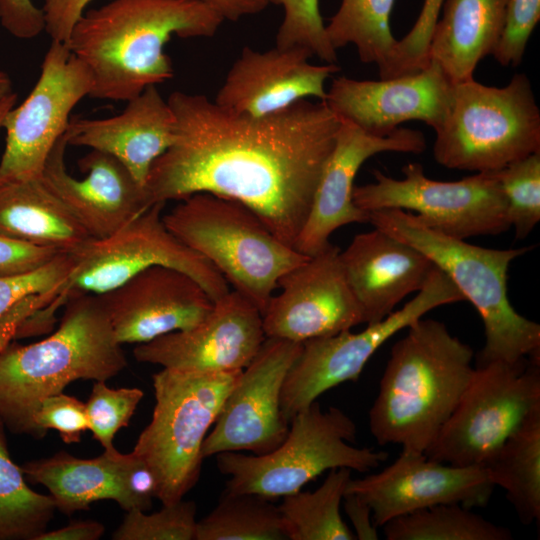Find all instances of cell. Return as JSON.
I'll return each mask as SVG.
<instances>
[{
    "label": "cell",
    "instance_id": "f546056e",
    "mask_svg": "<svg viewBox=\"0 0 540 540\" xmlns=\"http://www.w3.org/2000/svg\"><path fill=\"white\" fill-rule=\"evenodd\" d=\"M494 486L506 491L519 520L531 524L540 520V407L483 465Z\"/></svg>",
    "mask_w": 540,
    "mask_h": 540
},
{
    "label": "cell",
    "instance_id": "8992f818",
    "mask_svg": "<svg viewBox=\"0 0 540 540\" xmlns=\"http://www.w3.org/2000/svg\"><path fill=\"white\" fill-rule=\"evenodd\" d=\"M162 218L262 315L279 279L310 257L281 241L249 207L211 193L180 200Z\"/></svg>",
    "mask_w": 540,
    "mask_h": 540
},
{
    "label": "cell",
    "instance_id": "484cf974",
    "mask_svg": "<svg viewBox=\"0 0 540 540\" xmlns=\"http://www.w3.org/2000/svg\"><path fill=\"white\" fill-rule=\"evenodd\" d=\"M507 0H444L429 42V60L451 84L473 78L500 39Z\"/></svg>",
    "mask_w": 540,
    "mask_h": 540
},
{
    "label": "cell",
    "instance_id": "9c48e42d",
    "mask_svg": "<svg viewBox=\"0 0 540 540\" xmlns=\"http://www.w3.org/2000/svg\"><path fill=\"white\" fill-rule=\"evenodd\" d=\"M354 421L341 409L323 411L315 401L289 423L284 441L263 455L221 452L215 455L221 474L229 476L225 489L274 500L298 492L332 468L370 472L388 458L385 451L358 448Z\"/></svg>",
    "mask_w": 540,
    "mask_h": 540
},
{
    "label": "cell",
    "instance_id": "9a60e30c",
    "mask_svg": "<svg viewBox=\"0 0 540 540\" xmlns=\"http://www.w3.org/2000/svg\"><path fill=\"white\" fill-rule=\"evenodd\" d=\"M301 347L302 343L266 337L227 395L204 440L203 458L239 451L263 455L284 441L289 423L281 412V391Z\"/></svg>",
    "mask_w": 540,
    "mask_h": 540
},
{
    "label": "cell",
    "instance_id": "f907efd6",
    "mask_svg": "<svg viewBox=\"0 0 540 540\" xmlns=\"http://www.w3.org/2000/svg\"><path fill=\"white\" fill-rule=\"evenodd\" d=\"M16 99L17 95L12 92L0 100V128L6 114L14 107Z\"/></svg>",
    "mask_w": 540,
    "mask_h": 540
},
{
    "label": "cell",
    "instance_id": "7c38bea8",
    "mask_svg": "<svg viewBox=\"0 0 540 540\" xmlns=\"http://www.w3.org/2000/svg\"><path fill=\"white\" fill-rule=\"evenodd\" d=\"M165 204H153L114 234L91 238L70 252L74 265L63 285L61 303L64 305L71 293L100 295L110 291L155 265L187 273L213 301L227 294L229 285L219 271L165 226Z\"/></svg>",
    "mask_w": 540,
    "mask_h": 540
},
{
    "label": "cell",
    "instance_id": "d6986e66",
    "mask_svg": "<svg viewBox=\"0 0 540 540\" xmlns=\"http://www.w3.org/2000/svg\"><path fill=\"white\" fill-rule=\"evenodd\" d=\"M426 146L425 136L419 130L399 127L389 135L377 136L340 119L333 150L294 248L313 256L330 244L331 234L340 227L368 223L369 213L353 201L354 180L366 160L382 152L419 154Z\"/></svg>",
    "mask_w": 540,
    "mask_h": 540
},
{
    "label": "cell",
    "instance_id": "8d00e7d4",
    "mask_svg": "<svg viewBox=\"0 0 540 540\" xmlns=\"http://www.w3.org/2000/svg\"><path fill=\"white\" fill-rule=\"evenodd\" d=\"M196 504L180 500L158 512L128 511L113 532L114 540H195Z\"/></svg>",
    "mask_w": 540,
    "mask_h": 540
},
{
    "label": "cell",
    "instance_id": "b9f144b4",
    "mask_svg": "<svg viewBox=\"0 0 540 540\" xmlns=\"http://www.w3.org/2000/svg\"><path fill=\"white\" fill-rule=\"evenodd\" d=\"M540 20V0H507L504 26L492 55L504 67H516Z\"/></svg>",
    "mask_w": 540,
    "mask_h": 540
},
{
    "label": "cell",
    "instance_id": "d6a6232c",
    "mask_svg": "<svg viewBox=\"0 0 540 540\" xmlns=\"http://www.w3.org/2000/svg\"><path fill=\"white\" fill-rule=\"evenodd\" d=\"M195 540H289L278 505L252 493L223 490L212 511L197 521Z\"/></svg>",
    "mask_w": 540,
    "mask_h": 540
},
{
    "label": "cell",
    "instance_id": "816d5d0a",
    "mask_svg": "<svg viewBox=\"0 0 540 540\" xmlns=\"http://www.w3.org/2000/svg\"><path fill=\"white\" fill-rule=\"evenodd\" d=\"M12 93V83L9 76L0 71V100Z\"/></svg>",
    "mask_w": 540,
    "mask_h": 540
},
{
    "label": "cell",
    "instance_id": "d590c367",
    "mask_svg": "<svg viewBox=\"0 0 540 540\" xmlns=\"http://www.w3.org/2000/svg\"><path fill=\"white\" fill-rule=\"evenodd\" d=\"M507 202V216L522 240L540 220V151L496 171Z\"/></svg>",
    "mask_w": 540,
    "mask_h": 540
},
{
    "label": "cell",
    "instance_id": "c3c4849f",
    "mask_svg": "<svg viewBox=\"0 0 540 540\" xmlns=\"http://www.w3.org/2000/svg\"><path fill=\"white\" fill-rule=\"evenodd\" d=\"M104 531V525L95 520L73 521L62 528L46 530L37 540H98Z\"/></svg>",
    "mask_w": 540,
    "mask_h": 540
},
{
    "label": "cell",
    "instance_id": "603a6c76",
    "mask_svg": "<svg viewBox=\"0 0 540 540\" xmlns=\"http://www.w3.org/2000/svg\"><path fill=\"white\" fill-rule=\"evenodd\" d=\"M305 48L273 47L258 51L244 46L218 90L220 107L240 115L262 117L286 109L303 99L324 101L326 81L336 63L316 65Z\"/></svg>",
    "mask_w": 540,
    "mask_h": 540
},
{
    "label": "cell",
    "instance_id": "d4e9b609",
    "mask_svg": "<svg viewBox=\"0 0 540 540\" xmlns=\"http://www.w3.org/2000/svg\"><path fill=\"white\" fill-rule=\"evenodd\" d=\"M176 119L156 85L127 101L118 115L104 119L71 118L68 145L106 152L121 161L145 187L153 162L174 142Z\"/></svg>",
    "mask_w": 540,
    "mask_h": 540
},
{
    "label": "cell",
    "instance_id": "2e32d148",
    "mask_svg": "<svg viewBox=\"0 0 540 540\" xmlns=\"http://www.w3.org/2000/svg\"><path fill=\"white\" fill-rule=\"evenodd\" d=\"M339 253L330 243L279 279L280 293L262 315L266 337L303 343L364 323Z\"/></svg>",
    "mask_w": 540,
    "mask_h": 540
},
{
    "label": "cell",
    "instance_id": "5b68a950",
    "mask_svg": "<svg viewBox=\"0 0 540 540\" xmlns=\"http://www.w3.org/2000/svg\"><path fill=\"white\" fill-rule=\"evenodd\" d=\"M374 227L411 245L442 270L482 318L485 345L476 365L540 361V325L520 315L507 293L509 265L531 247L492 249L445 235L401 209L369 213Z\"/></svg>",
    "mask_w": 540,
    "mask_h": 540
},
{
    "label": "cell",
    "instance_id": "cb8c5ba5",
    "mask_svg": "<svg viewBox=\"0 0 540 540\" xmlns=\"http://www.w3.org/2000/svg\"><path fill=\"white\" fill-rule=\"evenodd\" d=\"M339 257L367 325L420 291L435 268L422 252L376 227L355 235Z\"/></svg>",
    "mask_w": 540,
    "mask_h": 540
},
{
    "label": "cell",
    "instance_id": "ba28073f",
    "mask_svg": "<svg viewBox=\"0 0 540 540\" xmlns=\"http://www.w3.org/2000/svg\"><path fill=\"white\" fill-rule=\"evenodd\" d=\"M242 371L163 368L153 374L152 418L132 453L153 472L163 505L182 500L197 484L204 440Z\"/></svg>",
    "mask_w": 540,
    "mask_h": 540
},
{
    "label": "cell",
    "instance_id": "4dcf8cb0",
    "mask_svg": "<svg viewBox=\"0 0 540 540\" xmlns=\"http://www.w3.org/2000/svg\"><path fill=\"white\" fill-rule=\"evenodd\" d=\"M350 479V469L332 468L316 490H300L284 496L279 509L288 539H356L340 513V505Z\"/></svg>",
    "mask_w": 540,
    "mask_h": 540
},
{
    "label": "cell",
    "instance_id": "4316f807",
    "mask_svg": "<svg viewBox=\"0 0 540 540\" xmlns=\"http://www.w3.org/2000/svg\"><path fill=\"white\" fill-rule=\"evenodd\" d=\"M0 235L66 253L92 238L41 177L0 182Z\"/></svg>",
    "mask_w": 540,
    "mask_h": 540
},
{
    "label": "cell",
    "instance_id": "6da1fadb",
    "mask_svg": "<svg viewBox=\"0 0 540 540\" xmlns=\"http://www.w3.org/2000/svg\"><path fill=\"white\" fill-rule=\"evenodd\" d=\"M167 101L175 139L150 168V205L200 192L232 199L294 248L340 119L320 100L262 117L236 114L202 94L175 91Z\"/></svg>",
    "mask_w": 540,
    "mask_h": 540
},
{
    "label": "cell",
    "instance_id": "277c9868",
    "mask_svg": "<svg viewBox=\"0 0 540 540\" xmlns=\"http://www.w3.org/2000/svg\"><path fill=\"white\" fill-rule=\"evenodd\" d=\"M127 358L99 297L71 293L58 329L38 342H11L0 352V420L16 434L36 438L40 402L75 380L108 381Z\"/></svg>",
    "mask_w": 540,
    "mask_h": 540
},
{
    "label": "cell",
    "instance_id": "3957f363",
    "mask_svg": "<svg viewBox=\"0 0 540 540\" xmlns=\"http://www.w3.org/2000/svg\"><path fill=\"white\" fill-rule=\"evenodd\" d=\"M407 329L391 348L369 428L379 445L425 454L472 377L474 352L438 320L422 317Z\"/></svg>",
    "mask_w": 540,
    "mask_h": 540
},
{
    "label": "cell",
    "instance_id": "7402d4cb",
    "mask_svg": "<svg viewBox=\"0 0 540 540\" xmlns=\"http://www.w3.org/2000/svg\"><path fill=\"white\" fill-rule=\"evenodd\" d=\"M97 296L120 344H142L189 329L214 305L194 278L161 265L151 266Z\"/></svg>",
    "mask_w": 540,
    "mask_h": 540
},
{
    "label": "cell",
    "instance_id": "e0dca14e",
    "mask_svg": "<svg viewBox=\"0 0 540 540\" xmlns=\"http://www.w3.org/2000/svg\"><path fill=\"white\" fill-rule=\"evenodd\" d=\"M494 487L485 466H455L424 453L401 451L382 471L350 479L346 492L370 506L372 521L379 528L395 517L439 504L485 506Z\"/></svg>",
    "mask_w": 540,
    "mask_h": 540
},
{
    "label": "cell",
    "instance_id": "7a4b0ae2",
    "mask_svg": "<svg viewBox=\"0 0 540 540\" xmlns=\"http://www.w3.org/2000/svg\"><path fill=\"white\" fill-rule=\"evenodd\" d=\"M223 21L202 0H111L84 12L66 45L92 75L90 97L127 102L173 77L172 36L213 37Z\"/></svg>",
    "mask_w": 540,
    "mask_h": 540
},
{
    "label": "cell",
    "instance_id": "bcb514c9",
    "mask_svg": "<svg viewBox=\"0 0 540 540\" xmlns=\"http://www.w3.org/2000/svg\"><path fill=\"white\" fill-rule=\"evenodd\" d=\"M92 0H43L45 31L52 41L66 43L75 23Z\"/></svg>",
    "mask_w": 540,
    "mask_h": 540
},
{
    "label": "cell",
    "instance_id": "7dc6e473",
    "mask_svg": "<svg viewBox=\"0 0 540 540\" xmlns=\"http://www.w3.org/2000/svg\"><path fill=\"white\" fill-rule=\"evenodd\" d=\"M344 510L355 530V537L359 540L378 539L377 527L372 521L370 506L354 493L345 492L343 496Z\"/></svg>",
    "mask_w": 540,
    "mask_h": 540
},
{
    "label": "cell",
    "instance_id": "83f0119b",
    "mask_svg": "<svg viewBox=\"0 0 540 540\" xmlns=\"http://www.w3.org/2000/svg\"><path fill=\"white\" fill-rule=\"evenodd\" d=\"M122 453L115 447L92 459L60 451L50 457L22 464L25 479L41 484L50 492L56 509L65 515L88 510L99 500H113L125 510L120 482Z\"/></svg>",
    "mask_w": 540,
    "mask_h": 540
},
{
    "label": "cell",
    "instance_id": "ee69618b",
    "mask_svg": "<svg viewBox=\"0 0 540 540\" xmlns=\"http://www.w3.org/2000/svg\"><path fill=\"white\" fill-rule=\"evenodd\" d=\"M59 253L62 252L0 235V276L35 270Z\"/></svg>",
    "mask_w": 540,
    "mask_h": 540
},
{
    "label": "cell",
    "instance_id": "44dd1931",
    "mask_svg": "<svg viewBox=\"0 0 540 540\" xmlns=\"http://www.w3.org/2000/svg\"><path fill=\"white\" fill-rule=\"evenodd\" d=\"M452 85L440 66L430 60L415 73L393 78L335 77L324 102L339 119L373 135H389L411 120L436 130L446 113Z\"/></svg>",
    "mask_w": 540,
    "mask_h": 540
},
{
    "label": "cell",
    "instance_id": "ab89813d",
    "mask_svg": "<svg viewBox=\"0 0 540 540\" xmlns=\"http://www.w3.org/2000/svg\"><path fill=\"white\" fill-rule=\"evenodd\" d=\"M444 0H424L411 30L395 46L387 69L380 79L415 73L429 63V42L440 17Z\"/></svg>",
    "mask_w": 540,
    "mask_h": 540
},
{
    "label": "cell",
    "instance_id": "f6af8a7d",
    "mask_svg": "<svg viewBox=\"0 0 540 540\" xmlns=\"http://www.w3.org/2000/svg\"><path fill=\"white\" fill-rule=\"evenodd\" d=\"M0 23L19 39H32L45 31L42 8L32 0H0Z\"/></svg>",
    "mask_w": 540,
    "mask_h": 540
},
{
    "label": "cell",
    "instance_id": "5bb4252c",
    "mask_svg": "<svg viewBox=\"0 0 540 540\" xmlns=\"http://www.w3.org/2000/svg\"><path fill=\"white\" fill-rule=\"evenodd\" d=\"M92 89L87 66L66 43L51 41L32 91L2 122L6 145L0 182L41 177L48 155L67 130L71 111Z\"/></svg>",
    "mask_w": 540,
    "mask_h": 540
},
{
    "label": "cell",
    "instance_id": "836d02e7",
    "mask_svg": "<svg viewBox=\"0 0 540 540\" xmlns=\"http://www.w3.org/2000/svg\"><path fill=\"white\" fill-rule=\"evenodd\" d=\"M387 540H511L509 529L461 504H439L395 517L383 526Z\"/></svg>",
    "mask_w": 540,
    "mask_h": 540
},
{
    "label": "cell",
    "instance_id": "74e56055",
    "mask_svg": "<svg viewBox=\"0 0 540 540\" xmlns=\"http://www.w3.org/2000/svg\"><path fill=\"white\" fill-rule=\"evenodd\" d=\"M270 3L280 5L284 12L275 46L303 47L326 63L337 62V50L327 37L319 0H270Z\"/></svg>",
    "mask_w": 540,
    "mask_h": 540
},
{
    "label": "cell",
    "instance_id": "ffe728a7",
    "mask_svg": "<svg viewBox=\"0 0 540 540\" xmlns=\"http://www.w3.org/2000/svg\"><path fill=\"white\" fill-rule=\"evenodd\" d=\"M66 132L55 143L41 179L93 239L106 238L149 208L145 187L116 157L91 149L78 160L84 174L74 178L66 169Z\"/></svg>",
    "mask_w": 540,
    "mask_h": 540
},
{
    "label": "cell",
    "instance_id": "7bdbcfd3",
    "mask_svg": "<svg viewBox=\"0 0 540 540\" xmlns=\"http://www.w3.org/2000/svg\"><path fill=\"white\" fill-rule=\"evenodd\" d=\"M120 482L125 498V511H147L156 498L157 482L151 469L135 454H122Z\"/></svg>",
    "mask_w": 540,
    "mask_h": 540
},
{
    "label": "cell",
    "instance_id": "f1b7e54d",
    "mask_svg": "<svg viewBox=\"0 0 540 540\" xmlns=\"http://www.w3.org/2000/svg\"><path fill=\"white\" fill-rule=\"evenodd\" d=\"M73 265L71 253L62 252L35 270L0 276V352L34 316L54 325L57 301Z\"/></svg>",
    "mask_w": 540,
    "mask_h": 540
},
{
    "label": "cell",
    "instance_id": "f35d334b",
    "mask_svg": "<svg viewBox=\"0 0 540 540\" xmlns=\"http://www.w3.org/2000/svg\"><path fill=\"white\" fill-rule=\"evenodd\" d=\"M144 392L139 388H110L95 381L85 403L89 430L104 449L114 448L117 432L129 425Z\"/></svg>",
    "mask_w": 540,
    "mask_h": 540
},
{
    "label": "cell",
    "instance_id": "ac0fdd59",
    "mask_svg": "<svg viewBox=\"0 0 540 540\" xmlns=\"http://www.w3.org/2000/svg\"><path fill=\"white\" fill-rule=\"evenodd\" d=\"M266 339L262 314L235 290L214 301L195 326L138 344L134 358L163 368L203 372L243 370Z\"/></svg>",
    "mask_w": 540,
    "mask_h": 540
},
{
    "label": "cell",
    "instance_id": "e575fe53",
    "mask_svg": "<svg viewBox=\"0 0 540 540\" xmlns=\"http://www.w3.org/2000/svg\"><path fill=\"white\" fill-rule=\"evenodd\" d=\"M0 420V540H37L56 510L50 495L29 488L21 467L11 459Z\"/></svg>",
    "mask_w": 540,
    "mask_h": 540
},
{
    "label": "cell",
    "instance_id": "60d3db41",
    "mask_svg": "<svg viewBox=\"0 0 540 540\" xmlns=\"http://www.w3.org/2000/svg\"><path fill=\"white\" fill-rule=\"evenodd\" d=\"M33 424L36 439H42L52 429L66 444L80 442L82 434L89 430L85 403L63 392L40 402L33 415Z\"/></svg>",
    "mask_w": 540,
    "mask_h": 540
},
{
    "label": "cell",
    "instance_id": "4fadbf2b",
    "mask_svg": "<svg viewBox=\"0 0 540 540\" xmlns=\"http://www.w3.org/2000/svg\"><path fill=\"white\" fill-rule=\"evenodd\" d=\"M463 300L452 280L435 266L416 296L383 320L358 333L347 330L303 342L282 386L280 405L285 421L290 423L331 388L356 381L371 356L396 333L439 306Z\"/></svg>",
    "mask_w": 540,
    "mask_h": 540
},
{
    "label": "cell",
    "instance_id": "681fc988",
    "mask_svg": "<svg viewBox=\"0 0 540 540\" xmlns=\"http://www.w3.org/2000/svg\"><path fill=\"white\" fill-rule=\"evenodd\" d=\"M223 20L238 21L245 16L262 12L270 0H202Z\"/></svg>",
    "mask_w": 540,
    "mask_h": 540
},
{
    "label": "cell",
    "instance_id": "8fae6325",
    "mask_svg": "<svg viewBox=\"0 0 540 540\" xmlns=\"http://www.w3.org/2000/svg\"><path fill=\"white\" fill-rule=\"evenodd\" d=\"M404 178L373 171V183L354 186L353 201L370 213L383 209L412 210L426 226L465 240L497 235L511 228L507 202L496 171L477 172L457 181L428 178L420 163L402 168Z\"/></svg>",
    "mask_w": 540,
    "mask_h": 540
},
{
    "label": "cell",
    "instance_id": "1f68e13d",
    "mask_svg": "<svg viewBox=\"0 0 540 540\" xmlns=\"http://www.w3.org/2000/svg\"><path fill=\"white\" fill-rule=\"evenodd\" d=\"M395 0H341L337 12L325 25L334 47L355 46L361 62L376 64L379 76L388 67L397 41L390 27Z\"/></svg>",
    "mask_w": 540,
    "mask_h": 540
},
{
    "label": "cell",
    "instance_id": "52a82bcc",
    "mask_svg": "<svg viewBox=\"0 0 540 540\" xmlns=\"http://www.w3.org/2000/svg\"><path fill=\"white\" fill-rule=\"evenodd\" d=\"M433 156L449 169L498 171L540 151V110L531 82L515 74L504 87L474 78L452 85Z\"/></svg>",
    "mask_w": 540,
    "mask_h": 540
},
{
    "label": "cell",
    "instance_id": "30bf717a",
    "mask_svg": "<svg viewBox=\"0 0 540 540\" xmlns=\"http://www.w3.org/2000/svg\"><path fill=\"white\" fill-rule=\"evenodd\" d=\"M540 407V361L476 365L456 408L425 452L455 466L484 465Z\"/></svg>",
    "mask_w": 540,
    "mask_h": 540
}]
</instances>
